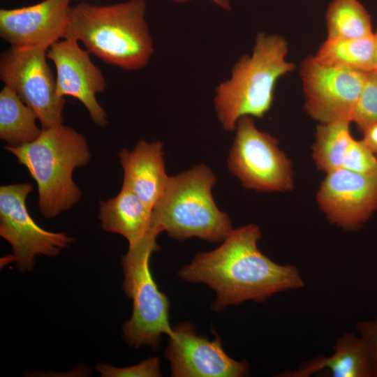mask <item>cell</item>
<instances>
[{
	"mask_svg": "<svg viewBox=\"0 0 377 377\" xmlns=\"http://www.w3.org/2000/svg\"><path fill=\"white\" fill-rule=\"evenodd\" d=\"M287 54L283 37L257 34L251 53L240 57L215 89L214 108L224 131H234L244 116L262 118L270 110L276 82L295 68Z\"/></svg>",
	"mask_w": 377,
	"mask_h": 377,
	"instance_id": "3957f363",
	"label": "cell"
},
{
	"mask_svg": "<svg viewBox=\"0 0 377 377\" xmlns=\"http://www.w3.org/2000/svg\"><path fill=\"white\" fill-rule=\"evenodd\" d=\"M78 40L66 38L54 43L47 51V57L56 68L57 92L80 101L93 123L98 127L108 124L107 114L96 99L107 82L101 70L95 65L89 52L80 47Z\"/></svg>",
	"mask_w": 377,
	"mask_h": 377,
	"instance_id": "4fadbf2b",
	"label": "cell"
},
{
	"mask_svg": "<svg viewBox=\"0 0 377 377\" xmlns=\"http://www.w3.org/2000/svg\"><path fill=\"white\" fill-rule=\"evenodd\" d=\"M314 57L326 66L369 73L374 70V34L357 38H327Z\"/></svg>",
	"mask_w": 377,
	"mask_h": 377,
	"instance_id": "d6986e66",
	"label": "cell"
},
{
	"mask_svg": "<svg viewBox=\"0 0 377 377\" xmlns=\"http://www.w3.org/2000/svg\"><path fill=\"white\" fill-rule=\"evenodd\" d=\"M159 233L150 228L145 236L121 258L124 280L123 290L132 300V316L123 326L124 341L136 348L158 346L163 334L170 335V302L161 292L149 268L151 253L159 250L156 239Z\"/></svg>",
	"mask_w": 377,
	"mask_h": 377,
	"instance_id": "8992f818",
	"label": "cell"
},
{
	"mask_svg": "<svg viewBox=\"0 0 377 377\" xmlns=\"http://www.w3.org/2000/svg\"><path fill=\"white\" fill-rule=\"evenodd\" d=\"M341 168L361 175H377V157L362 140L353 138L346 149Z\"/></svg>",
	"mask_w": 377,
	"mask_h": 377,
	"instance_id": "603a6c76",
	"label": "cell"
},
{
	"mask_svg": "<svg viewBox=\"0 0 377 377\" xmlns=\"http://www.w3.org/2000/svg\"><path fill=\"white\" fill-rule=\"evenodd\" d=\"M234 131L227 164L243 186L260 192H284L293 188L291 161L275 138L259 130L251 116L239 118Z\"/></svg>",
	"mask_w": 377,
	"mask_h": 377,
	"instance_id": "52a82bcc",
	"label": "cell"
},
{
	"mask_svg": "<svg viewBox=\"0 0 377 377\" xmlns=\"http://www.w3.org/2000/svg\"><path fill=\"white\" fill-rule=\"evenodd\" d=\"M96 369L103 377H158L161 376L160 360L151 357L138 364L124 368L98 364Z\"/></svg>",
	"mask_w": 377,
	"mask_h": 377,
	"instance_id": "cb8c5ba5",
	"label": "cell"
},
{
	"mask_svg": "<svg viewBox=\"0 0 377 377\" xmlns=\"http://www.w3.org/2000/svg\"><path fill=\"white\" fill-rule=\"evenodd\" d=\"M36 182L38 208L46 219L71 209L82 193L73 179L77 168L87 165L91 153L85 137L64 124L42 129L39 137L20 146H5Z\"/></svg>",
	"mask_w": 377,
	"mask_h": 377,
	"instance_id": "277c9868",
	"label": "cell"
},
{
	"mask_svg": "<svg viewBox=\"0 0 377 377\" xmlns=\"http://www.w3.org/2000/svg\"><path fill=\"white\" fill-rule=\"evenodd\" d=\"M261 236L253 223L233 229L218 248L198 253L181 268L179 276L214 290L216 297L212 308L218 312L229 305L261 302L274 294L303 287L295 266L277 264L258 249Z\"/></svg>",
	"mask_w": 377,
	"mask_h": 377,
	"instance_id": "6da1fadb",
	"label": "cell"
},
{
	"mask_svg": "<svg viewBox=\"0 0 377 377\" xmlns=\"http://www.w3.org/2000/svg\"><path fill=\"white\" fill-rule=\"evenodd\" d=\"M327 219L344 230H356L377 210V175L343 168L326 173L316 194Z\"/></svg>",
	"mask_w": 377,
	"mask_h": 377,
	"instance_id": "8fae6325",
	"label": "cell"
},
{
	"mask_svg": "<svg viewBox=\"0 0 377 377\" xmlns=\"http://www.w3.org/2000/svg\"><path fill=\"white\" fill-rule=\"evenodd\" d=\"M163 148L160 141L147 142L140 140L133 150L124 148L119 153L124 170L122 186L133 192L151 209L163 195L169 179Z\"/></svg>",
	"mask_w": 377,
	"mask_h": 377,
	"instance_id": "9a60e30c",
	"label": "cell"
},
{
	"mask_svg": "<svg viewBox=\"0 0 377 377\" xmlns=\"http://www.w3.org/2000/svg\"><path fill=\"white\" fill-rule=\"evenodd\" d=\"M350 121L320 124L316 128L312 157L317 168L328 173L342 167L346 149L353 139Z\"/></svg>",
	"mask_w": 377,
	"mask_h": 377,
	"instance_id": "44dd1931",
	"label": "cell"
},
{
	"mask_svg": "<svg viewBox=\"0 0 377 377\" xmlns=\"http://www.w3.org/2000/svg\"><path fill=\"white\" fill-rule=\"evenodd\" d=\"M151 213L133 192L122 186L116 196L100 202L98 218L104 230L122 235L133 247L149 230Z\"/></svg>",
	"mask_w": 377,
	"mask_h": 377,
	"instance_id": "e0dca14e",
	"label": "cell"
},
{
	"mask_svg": "<svg viewBox=\"0 0 377 377\" xmlns=\"http://www.w3.org/2000/svg\"><path fill=\"white\" fill-rule=\"evenodd\" d=\"M366 74L307 57L300 68L306 113L320 124L352 121Z\"/></svg>",
	"mask_w": 377,
	"mask_h": 377,
	"instance_id": "30bf717a",
	"label": "cell"
},
{
	"mask_svg": "<svg viewBox=\"0 0 377 377\" xmlns=\"http://www.w3.org/2000/svg\"><path fill=\"white\" fill-rule=\"evenodd\" d=\"M33 190L29 182L0 187V235L11 245L21 271L32 269L36 256H56L75 240L66 233L46 230L34 221L26 205Z\"/></svg>",
	"mask_w": 377,
	"mask_h": 377,
	"instance_id": "9c48e42d",
	"label": "cell"
},
{
	"mask_svg": "<svg viewBox=\"0 0 377 377\" xmlns=\"http://www.w3.org/2000/svg\"><path fill=\"white\" fill-rule=\"evenodd\" d=\"M357 329L368 347L375 377H377V318L358 323Z\"/></svg>",
	"mask_w": 377,
	"mask_h": 377,
	"instance_id": "d4e9b609",
	"label": "cell"
},
{
	"mask_svg": "<svg viewBox=\"0 0 377 377\" xmlns=\"http://www.w3.org/2000/svg\"><path fill=\"white\" fill-rule=\"evenodd\" d=\"M327 39H348L373 34L370 15L359 0H332L326 15Z\"/></svg>",
	"mask_w": 377,
	"mask_h": 377,
	"instance_id": "ffe728a7",
	"label": "cell"
},
{
	"mask_svg": "<svg viewBox=\"0 0 377 377\" xmlns=\"http://www.w3.org/2000/svg\"><path fill=\"white\" fill-rule=\"evenodd\" d=\"M334 350L329 357H316L280 376L309 377L328 369L333 377H375L368 347L360 335L351 332L343 334L336 342Z\"/></svg>",
	"mask_w": 377,
	"mask_h": 377,
	"instance_id": "2e32d148",
	"label": "cell"
},
{
	"mask_svg": "<svg viewBox=\"0 0 377 377\" xmlns=\"http://www.w3.org/2000/svg\"><path fill=\"white\" fill-rule=\"evenodd\" d=\"M216 178L205 164L169 177L152 209L150 227L177 240L197 237L223 242L233 230L228 215L216 206L212 188Z\"/></svg>",
	"mask_w": 377,
	"mask_h": 377,
	"instance_id": "5b68a950",
	"label": "cell"
},
{
	"mask_svg": "<svg viewBox=\"0 0 377 377\" xmlns=\"http://www.w3.org/2000/svg\"><path fill=\"white\" fill-rule=\"evenodd\" d=\"M175 3H184L190 1L191 0H168ZM222 10L229 11L232 9L231 0H207Z\"/></svg>",
	"mask_w": 377,
	"mask_h": 377,
	"instance_id": "4316f807",
	"label": "cell"
},
{
	"mask_svg": "<svg viewBox=\"0 0 377 377\" xmlns=\"http://www.w3.org/2000/svg\"><path fill=\"white\" fill-rule=\"evenodd\" d=\"M374 70L377 71V31L374 33Z\"/></svg>",
	"mask_w": 377,
	"mask_h": 377,
	"instance_id": "83f0119b",
	"label": "cell"
},
{
	"mask_svg": "<svg viewBox=\"0 0 377 377\" xmlns=\"http://www.w3.org/2000/svg\"><path fill=\"white\" fill-rule=\"evenodd\" d=\"M36 119L35 112L13 89L4 85L0 91V138L11 147L33 142L42 132Z\"/></svg>",
	"mask_w": 377,
	"mask_h": 377,
	"instance_id": "ac0fdd59",
	"label": "cell"
},
{
	"mask_svg": "<svg viewBox=\"0 0 377 377\" xmlns=\"http://www.w3.org/2000/svg\"><path fill=\"white\" fill-rule=\"evenodd\" d=\"M352 121L362 130L377 123V71L367 73Z\"/></svg>",
	"mask_w": 377,
	"mask_h": 377,
	"instance_id": "7402d4cb",
	"label": "cell"
},
{
	"mask_svg": "<svg viewBox=\"0 0 377 377\" xmlns=\"http://www.w3.org/2000/svg\"><path fill=\"white\" fill-rule=\"evenodd\" d=\"M169 337L165 355L172 376L241 377L248 373V364L229 357L219 337L209 340L198 335L188 322L175 325Z\"/></svg>",
	"mask_w": 377,
	"mask_h": 377,
	"instance_id": "7c38bea8",
	"label": "cell"
},
{
	"mask_svg": "<svg viewBox=\"0 0 377 377\" xmlns=\"http://www.w3.org/2000/svg\"><path fill=\"white\" fill-rule=\"evenodd\" d=\"M47 51L39 47H11L0 56L1 80L35 112L42 129L63 124L66 102L57 92Z\"/></svg>",
	"mask_w": 377,
	"mask_h": 377,
	"instance_id": "ba28073f",
	"label": "cell"
},
{
	"mask_svg": "<svg viewBox=\"0 0 377 377\" xmlns=\"http://www.w3.org/2000/svg\"><path fill=\"white\" fill-rule=\"evenodd\" d=\"M74 1H77L81 2V1H87V0H74Z\"/></svg>",
	"mask_w": 377,
	"mask_h": 377,
	"instance_id": "f1b7e54d",
	"label": "cell"
},
{
	"mask_svg": "<svg viewBox=\"0 0 377 377\" xmlns=\"http://www.w3.org/2000/svg\"><path fill=\"white\" fill-rule=\"evenodd\" d=\"M145 0L71 6L66 38L81 41L86 50L108 64L125 71L146 67L154 43L146 18Z\"/></svg>",
	"mask_w": 377,
	"mask_h": 377,
	"instance_id": "7a4b0ae2",
	"label": "cell"
},
{
	"mask_svg": "<svg viewBox=\"0 0 377 377\" xmlns=\"http://www.w3.org/2000/svg\"><path fill=\"white\" fill-rule=\"evenodd\" d=\"M43 0L35 4L0 9V37L13 47L48 50L64 38L71 1Z\"/></svg>",
	"mask_w": 377,
	"mask_h": 377,
	"instance_id": "5bb4252c",
	"label": "cell"
},
{
	"mask_svg": "<svg viewBox=\"0 0 377 377\" xmlns=\"http://www.w3.org/2000/svg\"><path fill=\"white\" fill-rule=\"evenodd\" d=\"M362 131L364 132L362 140L377 157V123L368 126Z\"/></svg>",
	"mask_w": 377,
	"mask_h": 377,
	"instance_id": "484cf974",
	"label": "cell"
}]
</instances>
